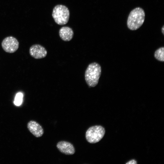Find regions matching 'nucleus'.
Instances as JSON below:
<instances>
[{
    "instance_id": "nucleus-3",
    "label": "nucleus",
    "mask_w": 164,
    "mask_h": 164,
    "mask_svg": "<svg viewBox=\"0 0 164 164\" xmlns=\"http://www.w3.org/2000/svg\"><path fill=\"white\" fill-rule=\"evenodd\" d=\"M52 15L56 24L60 25H63L67 24L68 22L70 12L66 6L58 5L53 8Z\"/></svg>"
},
{
    "instance_id": "nucleus-9",
    "label": "nucleus",
    "mask_w": 164,
    "mask_h": 164,
    "mask_svg": "<svg viewBox=\"0 0 164 164\" xmlns=\"http://www.w3.org/2000/svg\"><path fill=\"white\" fill-rule=\"evenodd\" d=\"M73 32L72 29L68 26H63L59 31V35L61 39L65 41L71 40L73 36Z\"/></svg>"
},
{
    "instance_id": "nucleus-4",
    "label": "nucleus",
    "mask_w": 164,
    "mask_h": 164,
    "mask_svg": "<svg viewBox=\"0 0 164 164\" xmlns=\"http://www.w3.org/2000/svg\"><path fill=\"white\" fill-rule=\"evenodd\" d=\"M105 133L104 128L100 125H95L89 128L86 133L87 141L91 143H95L100 141Z\"/></svg>"
},
{
    "instance_id": "nucleus-6",
    "label": "nucleus",
    "mask_w": 164,
    "mask_h": 164,
    "mask_svg": "<svg viewBox=\"0 0 164 164\" xmlns=\"http://www.w3.org/2000/svg\"><path fill=\"white\" fill-rule=\"evenodd\" d=\"M30 56L36 59H40L45 57L47 55V51L46 49L39 44L32 46L29 50Z\"/></svg>"
},
{
    "instance_id": "nucleus-11",
    "label": "nucleus",
    "mask_w": 164,
    "mask_h": 164,
    "mask_svg": "<svg viewBox=\"0 0 164 164\" xmlns=\"http://www.w3.org/2000/svg\"><path fill=\"white\" fill-rule=\"evenodd\" d=\"M23 95L21 92L17 93L16 95L14 104L17 106H19L21 105L23 100Z\"/></svg>"
},
{
    "instance_id": "nucleus-5",
    "label": "nucleus",
    "mask_w": 164,
    "mask_h": 164,
    "mask_svg": "<svg viewBox=\"0 0 164 164\" xmlns=\"http://www.w3.org/2000/svg\"><path fill=\"white\" fill-rule=\"evenodd\" d=\"M1 45L3 50L6 52L13 53L19 47V42L14 37L9 36L5 38L2 41Z\"/></svg>"
},
{
    "instance_id": "nucleus-2",
    "label": "nucleus",
    "mask_w": 164,
    "mask_h": 164,
    "mask_svg": "<svg viewBox=\"0 0 164 164\" xmlns=\"http://www.w3.org/2000/svg\"><path fill=\"white\" fill-rule=\"evenodd\" d=\"M145 12L140 7H137L130 12L127 21L128 28L132 30L139 29L143 24L145 19Z\"/></svg>"
},
{
    "instance_id": "nucleus-1",
    "label": "nucleus",
    "mask_w": 164,
    "mask_h": 164,
    "mask_svg": "<svg viewBox=\"0 0 164 164\" xmlns=\"http://www.w3.org/2000/svg\"><path fill=\"white\" fill-rule=\"evenodd\" d=\"M101 71V66L97 63H92L88 65L85 73V79L89 87H94L97 84Z\"/></svg>"
},
{
    "instance_id": "nucleus-10",
    "label": "nucleus",
    "mask_w": 164,
    "mask_h": 164,
    "mask_svg": "<svg viewBox=\"0 0 164 164\" xmlns=\"http://www.w3.org/2000/svg\"><path fill=\"white\" fill-rule=\"evenodd\" d=\"M164 48L161 47L157 49L155 52L154 56L157 60L161 61H164Z\"/></svg>"
},
{
    "instance_id": "nucleus-12",
    "label": "nucleus",
    "mask_w": 164,
    "mask_h": 164,
    "mask_svg": "<svg viewBox=\"0 0 164 164\" xmlns=\"http://www.w3.org/2000/svg\"><path fill=\"white\" fill-rule=\"evenodd\" d=\"M137 163L136 161L134 160H132L126 163V164H136Z\"/></svg>"
},
{
    "instance_id": "nucleus-8",
    "label": "nucleus",
    "mask_w": 164,
    "mask_h": 164,
    "mask_svg": "<svg viewBox=\"0 0 164 164\" xmlns=\"http://www.w3.org/2000/svg\"><path fill=\"white\" fill-rule=\"evenodd\" d=\"M27 127L30 132L36 137H40L43 134L42 127L36 121H30L27 124Z\"/></svg>"
},
{
    "instance_id": "nucleus-13",
    "label": "nucleus",
    "mask_w": 164,
    "mask_h": 164,
    "mask_svg": "<svg viewBox=\"0 0 164 164\" xmlns=\"http://www.w3.org/2000/svg\"><path fill=\"white\" fill-rule=\"evenodd\" d=\"M162 32L163 35H164V26H163L162 28Z\"/></svg>"
},
{
    "instance_id": "nucleus-7",
    "label": "nucleus",
    "mask_w": 164,
    "mask_h": 164,
    "mask_svg": "<svg viewBox=\"0 0 164 164\" xmlns=\"http://www.w3.org/2000/svg\"><path fill=\"white\" fill-rule=\"evenodd\" d=\"M56 147L61 152L65 155H72L75 152V149L73 145L67 142H59L57 143Z\"/></svg>"
}]
</instances>
